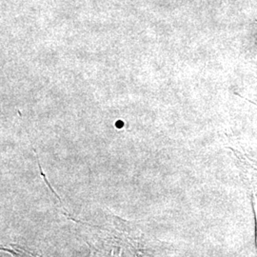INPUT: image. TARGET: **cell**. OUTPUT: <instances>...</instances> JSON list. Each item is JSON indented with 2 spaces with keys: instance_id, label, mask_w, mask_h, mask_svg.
Masks as SVG:
<instances>
[{
  "instance_id": "cell-1",
  "label": "cell",
  "mask_w": 257,
  "mask_h": 257,
  "mask_svg": "<svg viewBox=\"0 0 257 257\" xmlns=\"http://www.w3.org/2000/svg\"><path fill=\"white\" fill-rule=\"evenodd\" d=\"M34 152H35V150H34ZM35 155H36V152H35ZM36 156H37V155H36ZM37 163H38V167H39V172H40V175H42L43 176V178H44V181H45V183L47 184V186L50 188V190L52 191V193H54L55 194V196L60 200V197L57 195V193H55V191H54V189L51 187V184L49 183V181L47 180L46 176H45V175H44V173L42 172V167H41V165H40V162H39V160H38V158H37Z\"/></svg>"
},
{
  "instance_id": "cell-2",
  "label": "cell",
  "mask_w": 257,
  "mask_h": 257,
  "mask_svg": "<svg viewBox=\"0 0 257 257\" xmlns=\"http://www.w3.org/2000/svg\"><path fill=\"white\" fill-rule=\"evenodd\" d=\"M1 249H2V250H5V251H9V252H11V253H13L14 255H19V254H17L15 251H13L12 249H9V248H4L1 247Z\"/></svg>"
}]
</instances>
